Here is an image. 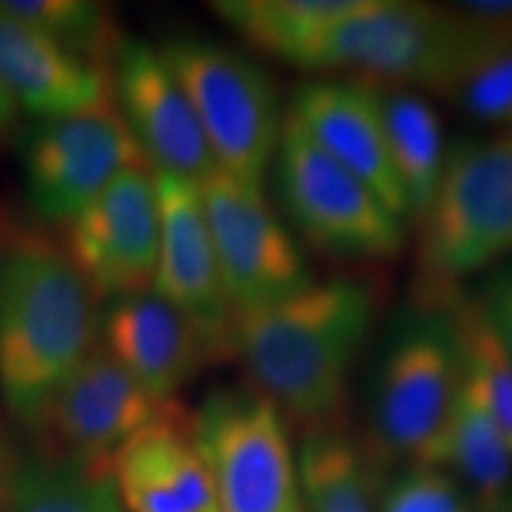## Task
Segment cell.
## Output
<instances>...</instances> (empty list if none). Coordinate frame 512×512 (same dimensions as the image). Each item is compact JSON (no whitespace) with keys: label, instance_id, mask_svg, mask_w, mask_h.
<instances>
[{"label":"cell","instance_id":"1","mask_svg":"<svg viewBox=\"0 0 512 512\" xmlns=\"http://www.w3.org/2000/svg\"><path fill=\"white\" fill-rule=\"evenodd\" d=\"M375 323V297L335 278L233 313L230 349L299 434L347 425L349 375Z\"/></svg>","mask_w":512,"mask_h":512},{"label":"cell","instance_id":"2","mask_svg":"<svg viewBox=\"0 0 512 512\" xmlns=\"http://www.w3.org/2000/svg\"><path fill=\"white\" fill-rule=\"evenodd\" d=\"M98 344V299L62 247L0 242V396L12 418L29 425Z\"/></svg>","mask_w":512,"mask_h":512},{"label":"cell","instance_id":"3","mask_svg":"<svg viewBox=\"0 0 512 512\" xmlns=\"http://www.w3.org/2000/svg\"><path fill=\"white\" fill-rule=\"evenodd\" d=\"M415 304L444 311L460 280L512 252V131L456 140L420 223Z\"/></svg>","mask_w":512,"mask_h":512},{"label":"cell","instance_id":"4","mask_svg":"<svg viewBox=\"0 0 512 512\" xmlns=\"http://www.w3.org/2000/svg\"><path fill=\"white\" fill-rule=\"evenodd\" d=\"M159 53L188 95L216 169L264 190L285 121L271 76L238 50L202 38H176Z\"/></svg>","mask_w":512,"mask_h":512},{"label":"cell","instance_id":"5","mask_svg":"<svg viewBox=\"0 0 512 512\" xmlns=\"http://www.w3.org/2000/svg\"><path fill=\"white\" fill-rule=\"evenodd\" d=\"M460 382L446 311L415 309L389 335L370 396V446L382 463L425 467Z\"/></svg>","mask_w":512,"mask_h":512},{"label":"cell","instance_id":"6","mask_svg":"<svg viewBox=\"0 0 512 512\" xmlns=\"http://www.w3.org/2000/svg\"><path fill=\"white\" fill-rule=\"evenodd\" d=\"M190 425L221 512H304L290 425L254 384L209 392Z\"/></svg>","mask_w":512,"mask_h":512},{"label":"cell","instance_id":"7","mask_svg":"<svg viewBox=\"0 0 512 512\" xmlns=\"http://www.w3.org/2000/svg\"><path fill=\"white\" fill-rule=\"evenodd\" d=\"M275 159L287 214L313 247L361 261L399 256L403 221L361 178L325 155L290 114H285Z\"/></svg>","mask_w":512,"mask_h":512},{"label":"cell","instance_id":"8","mask_svg":"<svg viewBox=\"0 0 512 512\" xmlns=\"http://www.w3.org/2000/svg\"><path fill=\"white\" fill-rule=\"evenodd\" d=\"M451 46L446 5L363 0L311 43L297 62L306 72L344 74L377 88L430 86Z\"/></svg>","mask_w":512,"mask_h":512},{"label":"cell","instance_id":"9","mask_svg":"<svg viewBox=\"0 0 512 512\" xmlns=\"http://www.w3.org/2000/svg\"><path fill=\"white\" fill-rule=\"evenodd\" d=\"M150 166L114 98L86 112L38 121L22 150L24 192L34 214L67 226L119 174Z\"/></svg>","mask_w":512,"mask_h":512},{"label":"cell","instance_id":"10","mask_svg":"<svg viewBox=\"0 0 512 512\" xmlns=\"http://www.w3.org/2000/svg\"><path fill=\"white\" fill-rule=\"evenodd\" d=\"M181 403L152 399L98 344L29 422L41 456L112 467L114 453Z\"/></svg>","mask_w":512,"mask_h":512},{"label":"cell","instance_id":"11","mask_svg":"<svg viewBox=\"0 0 512 512\" xmlns=\"http://www.w3.org/2000/svg\"><path fill=\"white\" fill-rule=\"evenodd\" d=\"M200 195L230 318L290 297L311 283L302 247L268 207L264 190L214 171L200 183Z\"/></svg>","mask_w":512,"mask_h":512},{"label":"cell","instance_id":"12","mask_svg":"<svg viewBox=\"0 0 512 512\" xmlns=\"http://www.w3.org/2000/svg\"><path fill=\"white\" fill-rule=\"evenodd\" d=\"M62 252L98 302L150 292L159 252L155 171L136 166L114 178L64 226Z\"/></svg>","mask_w":512,"mask_h":512},{"label":"cell","instance_id":"13","mask_svg":"<svg viewBox=\"0 0 512 512\" xmlns=\"http://www.w3.org/2000/svg\"><path fill=\"white\" fill-rule=\"evenodd\" d=\"M112 98L152 171L197 185L219 171L188 95L159 48L136 38L119 43Z\"/></svg>","mask_w":512,"mask_h":512},{"label":"cell","instance_id":"14","mask_svg":"<svg viewBox=\"0 0 512 512\" xmlns=\"http://www.w3.org/2000/svg\"><path fill=\"white\" fill-rule=\"evenodd\" d=\"M159 252L152 292L202 332L219 361L230 349V306L219 259L211 242L200 185L171 174H157Z\"/></svg>","mask_w":512,"mask_h":512},{"label":"cell","instance_id":"15","mask_svg":"<svg viewBox=\"0 0 512 512\" xmlns=\"http://www.w3.org/2000/svg\"><path fill=\"white\" fill-rule=\"evenodd\" d=\"M100 344L152 399L176 396L216 363L202 332L155 292L114 299L100 316Z\"/></svg>","mask_w":512,"mask_h":512},{"label":"cell","instance_id":"16","mask_svg":"<svg viewBox=\"0 0 512 512\" xmlns=\"http://www.w3.org/2000/svg\"><path fill=\"white\" fill-rule=\"evenodd\" d=\"M287 114L325 155L361 178L394 216L408 221L377 88L347 79L309 81L297 88Z\"/></svg>","mask_w":512,"mask_h":512},{"label":"cell","instance_id":"17","mask_svg":"<svg viewBox=\"0 0 512 512\" xmlns=\"http://www.w3.org/2000/svg\"><path fill=\"white\" fill-rule=\"evenodd\" d=\"M110 470L126 512H221L183 406L126 441Z\"/></svg>","mask_w":512,"mask_h":512},{"label":"cell","instance_id":"18","mask_svg":"<svg viewBox=\"0 0 512 512\" xmlns=\"http://www.w3.org/2000/svg\"><path fill=\"white\" fill-rule=\"evenodd\" d=\"M0 81L17 110L41 121L112 100V69L72 53L0 10Z\"/></svg>","mask_w":512,"mask_h":512},{"label":"cell","instance_id":"19","mask_svg":"<svg viewBox=\"0 0 512 512\" xmlns=\"http://www.w3.org/2000/svg\"><path fill=\"white\" fill-rule=\"evenodd\" d=\"M451 46L427 91L470 119L512 124V34L486 29L446 5Z\"/></svg>","mask_w":512,"mask_h":512},{"label":"cell","instance_id":"20","mask_svg":"<svg viewBox=\"0 0 512 512\" xmlns=\"http://www.w3.org/2000/svg\"><path fill=\"white\" fill-rule=\"evenodd\" d=\"M304 512H380L384 463L347 425L302 434L297 448Z\"/></svg>","mask_w":512,"mask_h":512},{"label":"cell","instance_id":"21","mask_svg":"<svg viewBox=\"0 0 512 512\" xmlns=\"http://www.w3.org/2000/svg\"><path fill=\"white\" fill-rule=\"evenodd\" d=\"M425 467L451 470L467 486L479 512L503 510L512 479V451L484 401L463 375Z\"/></svg>","mask_w":512,"mask_h":512},{"label":"cell","instance_id":"22","mask_svg":"<svg viewBox=\"0 0 512 512\" xmlns=\"http://www.w3.org/2000/svg\"><path fill=\"white\" fill-rule=\"evenodd\" d=\"M389 157L408 209V221L420 223L437 192L444 169V128L439 112L408 88L380 91Z\"/></svg>","mask_w":512,"mask_h":512},{"label":"cell","instance_id":"23","mask_svg":"<svg viewBox=\"0 0 512 512\" xmlns=\"http://www.w3.org/2000/svg\"><path fill=\"white\" fill-rule=\"evenodd\" d=\"M361 3L363 0H219L211 10L247 46L297 67L311 43L339 19L358 10Z\"/></svg>","mask_w":512,"mask_h":512},{"label":"cell","instance_id":"24","mask_svg":"<svg viewBox=\"0 0 512 512\" xmlns=\"http://www.w3.org/2000/svg\"><path fill=\"white\" fill-rule=\"evenodd\" d=\"M0 512H126L110 467L38 453L12 467Z\"/></svg>","mask_w":512,"mask_h":512},{"label":"cell","instance_id":"25","mask_svg":"<svg viewBox=\"0 0 512 512\" xmlns=\"http://www.w3.org/2000/svg\"><path fill=\"white\" fill-rule=\"evenodd\" d=\"M444 311L456 337L460 375L484 401L512 451V358L491 328L482 302L460 292Z\"/></svg>","mask_w":512,"mask_h":512},{"label":"cell","instance_id":"26","mask_svg":"<svg viewBox=\"0 0 512 512\" xmlns=\"http://www.w3.org/2000/svg\"><path fill=\"white\" fill-rule=\"evenodd\" d=\"M0 10L88 62L112 69L121 41L112 15L100 5L83 0H3Z\"/></svg>","mask_w":512,"mask_h":512},{"label":"cell","instance_id":"27","mask_svg":"<svg viewBox=\"0 0 512 512\" xmlns=\"http://www.w3.org/2000/svg\"><path fill=\"white\" fill-rule=\"evenodd\" d=\"M380 512H472L458 482L434 467H408L384 489Z\"/></svg>","mask_w":512,"mask_h":512},{"label":"cell","instance_id":"28","mask_svg":"<svg viewBox=\"0 0 512 512\" xmlns=\"http://www.w3.org/2000/svg\"><path fill=\"white\" fill-rule=\"evenodd\" d=\"M482 309L512 358V271L498 280L494 292L482 302Z\"/></svg>","mask_w":512,"mask_h":512},{"label":"cell","instance_id":"29","mask_svg":"<svg viewBox=\"0 0 512 512\" xmlns=\"http://www.w3.org/2000/svg\"><path fill=\"white\" fill-rule=\"evenodd\" d=\"M15 114H17L15 100H12L8 88H5L3 81H0V138H3L5 131H8V128L12 126V121H15Z\"/></svg>","mask_w":512,"mask_h":512},{"label":"cell","instance_id":"30","mask_svg":"<svg viewBox=\"0 0 512 512\" xmlns=\"http://www.w3.org/2000/svg\"><path fill=\"white\" fill-rule=\"evenodd\" d=\"M10 470H12V467H8V460H5L3 444H0V501H3V494H5V484H8Z\"/></svg>","mask_w":512,"mask_h":512},{"label":"cell","instance_id":"31","mask_svg":"<svg viewBox=\"0 0 512 512\" xmlns=\"http://www.w3.org/2000/svg\"><path fill=\"white\" fill-rule=\"evenodd\" d=\"M508 512H512V505H510V508H508Z\"/></svg>","mask_w":512,"mask_h":512}]
</instances>
